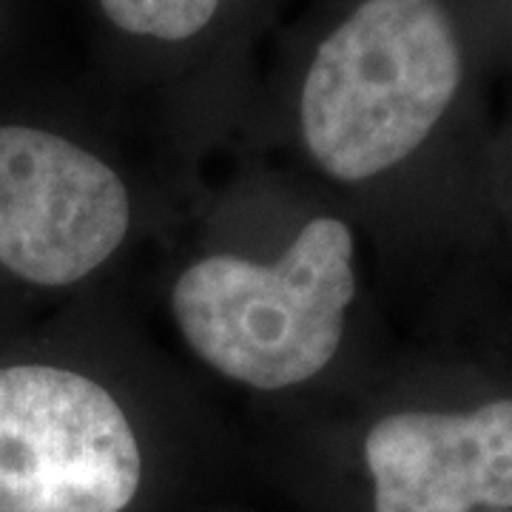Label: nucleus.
I'll return each mask as SVG.
<instances>
[{
    "label": "nucleus",
    "mask_w": 512,
    "mask_h": 512,
    "mask_svg": "<svg viewBox=\"0 0 512 512\" xmlns=\"http://www.w3.org/2000/svg\"><path fill=\"white\" fill-rule=\"evenodd\" d=\"M461 72L439 0H365L316 49L299 97L302 140L330 177L370 180L430 137Z\"/></svg>",
    "instance_id": "obj_1"
},
{
    "label": "nucleus",
    "mask_w": 512,
    "mask_h": 512,
    "mask_svg": "<svg viewBox=\"0 0 512 512\" xmlns=\"http://www.w3.org/2000/svg\"><path fill=\"white\" fill-rule=\"evenodd\" d=\"M353 293V234L319 217L271 265L242 256L194 262L174 285L171 311L205 365L256 390H282L333 362Z\"/></svg>",
    "instance_id": "obj_2"
},
{
    "label": "nucleus",
    "mask_w": 512,
    "mask_h": 512,
    "mask_svg": "<svg viewBox=\"0 0 512 512\" xmlns=\"http://www.w3.org/2000/svg\"><path fill=\"white\" fill-rule=\"evenodd\" d=\"M140 470L106 387L63 367H0V512H123Z\"/></svg>",
    "instance_id": "obj_3"
},
{
    "label": "nucleus",
    "mask_w": 512,
    "mask_h": 512,
    "mask_svg": "<svg viewBox=\"0 0 512 512\" xmlns=\"http://www.w3.org/2000/svg\"><path fill=\"white\" fill-rule=\"evenodd\" d=\"M123 180L72 140L0 126V265L63 288L97 271L126 239Z\"/></svg>",
    "instance_id": "obj_4"
},
{
    "label": "nucleus",
    "mask_w": 512,
    "mask_h": 512,
    "mask_svg": "<svg viewBox=\"0 0 512 512\" xmlns=\"http://www.w3.org/2000/svg\"><path fill=\"white\" fill-rule=\"evenodd\" d=\"M376 512L512 510V399L473 413H393L365 439Z\"/></svg>",
    "instance_id": "obj_5"
},
{
    "label": "nucleus",
    "mask_w": 512,
    "mask_h": 512,
    "mask_svg": "<svg viewBox=\"0 0 512 512\" xmlns=\"http://www.w3.org/2000/svg\"><path fill=\"white\" fill-rule=\"evenodd\" d=\"M106 18L128 35L154 40H188L202 32L220 0H100Z\"/></svg>",
    "instance_id": "obj_6"
},
{
    "label": "nucleus",
    "mask_w": 512,
    "mask_h": 512,
    "mask_svg": "<svg viewBox=\"0 0 512 512\" xmlns=\"http://www.w3.org/2000/svg\"><path fill=\"white\" fill-rule=\"evenodd\" d=\"M495 512H512V510H495Z\"/></svg>",
    "instance_id": "obj_7"
}]
</instances>
